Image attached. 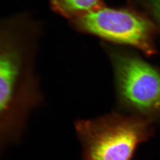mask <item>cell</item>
<instances>
[{"label":"cell","mask_w":160,"mask_h":160,"mask_svg":"<svg viewBox=\"0 0 160 160\" xmlns=\"http://www.w3.org/2000/svg\"><path fill=\"white\" fill-rule=\"evenodd\" d=\"M29 26L0 24V152L20 140L44 102L36 69L38 32Z\"/></svg>","instance_id":"cell-1"},{"label":"cell","mask_w":160,"mask_h":160,"mask_svg":"<svg viewBox=\"0 0 160 160\" xmlns=\"http://www.w3.org/2000/svg\"><path fill=\"white\" fill-rule=\"evenodd\" d=\"M153 122L135 114L112 113L78 119L75 130L84 160H132L139 145L153 135Z\"/></svg>","instance_id":"cell-2"},{"label":"cell","mask_w":160,"mask_h":160,"mask_svg":"<svg viewBox=\"0 0 160 160\" xmlns=\"http://www.w3.org/2000/svg\"><path fill=\"white\" fill-rule=\"evenodd\" d=\"M120 107L132 114L160 120V68L131 52H108Z\"/></svg>","instance_id":"cell-3"},{"label":"cell","mask_w":160,"mask_h":160,"mask_svg":"<svg viewBox=\"0 0 160 160\" xmlns=\"http://www.w3.org/2000/svg\"><path fill=\"white\" fill-rule=\"evenodd\" d=\"M71 21L78 31L135 48L147 57H152L157 53L154 25L137 13L99 7Z\"/></svg>","instance_id":"cell-4"},{"label":"cell","mask_w":160,"mask_h":160,"mask_svg":"<svg viewBox=\"0 0 160 160\" xmlns=\"http://www.w3.org/2000/svg\"><path fill=\"white\" fill-rule=\"evenodd\" d=\"M100 0H51L53 11L71 20L99 8Z\"/></svg>","instance_id":"cell-5"},{"label":"cell","mask_w":160,"mask_h":160,"mask_svg":"<svg viewBox=\"0 0 160 160\" xmlns=\"http://www.w3.org/2000/svg\"><path fill=\"white\" fill-rule=\"evenodd\" d=\"M160 22V0H147Z\"/></svg>","instance_id":"cell-6"}]
</instances>
